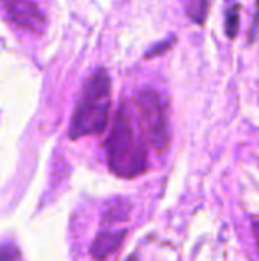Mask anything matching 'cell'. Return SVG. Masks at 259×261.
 Wrapping results in <instances>:
<instances>
[{
	"label": "cell",
	"mask_w": 259,
	"mask_h": 261,
	"mask_svg": "<svg viewBox=\"0 0 259 261\" xmlns=\"http://www.w3.org/2000/svg\"><path fill=\"white\" fill-rule=\"evenodd\" d=\"M0 261H23V258H21V252L16 245L6 244L0 245Z\"/></svg>",
	"instance_id": "ba28073f"
},
{
	"label": "cell",
	"mask_w": 259,
	"mask_h": 261,
	"mask_svg": "<svg viewBox=\"0 0 259 261\" xmlns=\"http://www.w3.org/2000/svg\"><path fill=\"white\" fill-rule=\"evenodd\" d=\"M187 14L195 21V23H203L206 18L208 11V0H183Z\"/></svg>",
	"instance_id": "8992f818"
},
{
	"label": "cell",
	"mask_w": 259,
	"mask_h": 261,
	"mask_svg": "<svg viewBox=\"0 0 259 261\" xmlns=\"http://www.w3.org/2000/svg\"><path fill=\"white\" fill-rule=\"evenodd\" d=\"M135 119L144 141L156 153H165L170 142L169 121L162 96L155 89H142L135 98Z\"/></svg>",
	"instance_id": "3957f363"
},
{
	"label": "cell",
	"mask_w": 259,
	"mask_h": 261,
	"mask_svg": "<svg viewBox=\"0 0 259 261\" xmlns=\"http://www.w3.org/2000/svg\"><path fill=\"white\" fill-rule=\"evenodd\" d=\"M9 18L23 31L41 34L45 29V16L34 0H2Z\"/></svg>",
	"instance_id": "277c9868"
},
{
	"label": "cell",
	"mask_w": 259,
	"mask_h": 261,
	"mask_svg": "<svg viewBox=\"0 0 259 261\" xmlns=\"http://www.w3.org/2000/svg\"><path fill=\"white\" fill-rule=\"evenodd\" d=\"M112 109V84L105 69H98L87 79L80 100L73 112L69 137L82 139L87 135H101L108 124Z\"/></svg>",
	"instance_id": "7a4b0ae2"
},
{
	"label": "cell",
	"mask_w": 259,
	"mask_h": 261,
	"mask_svg": "<svg viewBox=\"0 0 259 261\" xmlns=\"http://www.w3.org/2000/svg\"><path fill=\"white\" fill-rule=\"evenodd\" d=\"M126 233H128L126 229L110 231V229H107V227H103V231H100L98 237L94 238L93 247H91L93 258L96 261H105L110 258L112 254H116V252L121 249L123 242H125V238H126Z\"/></svg>",
	"instance_id": "5b68a950"
},
{
	"label": "cell",
	"mask_w": 259,
	"mask_h": 261,
	"mask_svg": "<svg viewBox=\"0 0 259 261\" xmlns=\"http://www.w3.org/2000/svg\"><path fill=\"white\" fill-rule=\"evenodd\" d=\"M108 167L116 176L135 178L148 169V151L142 134L137 130V119L128 105H121L114 126L105 142Z\"/></svg>",
	"instance_id": "6da1fadb"
},
{
	"label": "cell",
	"mask_w": 259,
	"mask_h": 261,
	"mask_svg": "<svg viewBox=\"0 0 259 261\" xmlns=\"http://www.w3.org/2000/svg\"><path fill=\"white\" fill-rule=\"evenodd\" d=\"M238 25H240V6H231L227 9V16H225V34H227L229 39L236 38Z\"/></svg>",
	"instance_id": "52a82bcc"
}]
</instances>
